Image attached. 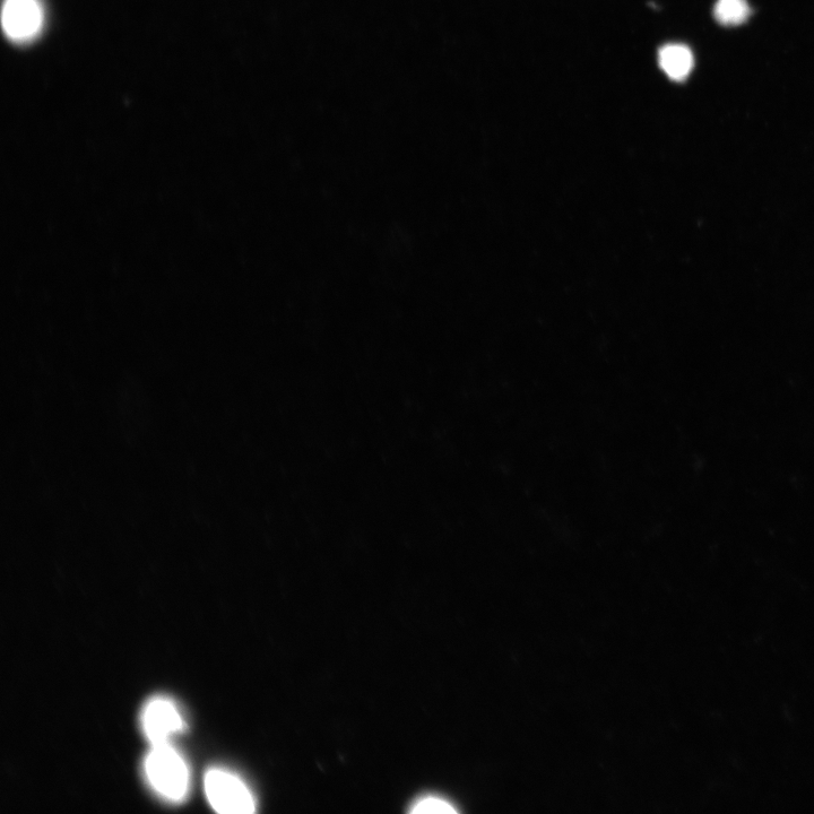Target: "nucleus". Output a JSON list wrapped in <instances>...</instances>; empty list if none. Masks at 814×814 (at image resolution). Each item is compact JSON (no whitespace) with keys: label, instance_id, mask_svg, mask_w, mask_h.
Wrapping results in <instances>:
<instances>
[{"label":"nucleus","instance_id":"nucleus-1","mask_svg":"<svg viewBox=\"0 0 814 814\" xmlns=\"http://www.w3.org/2000/svg\"><path fill=\"white\" fill-rule=\"evenodd\" d=\"M147 779L163 798L180 801L188 790V769L179 753L169 743L153 744L145 760Z\"/></svg>","mask_w":814,"mask_h":814},{"label":"nucleus","instance_id":"nucleus-2","mask_svg":"<svg viewBox=\"0 0 814 814\" xmlns=\"http://www.w3.org/2000/svg\"><path fill=\"white\" fill-rule=\"evenodd\" d=\"M205 791L215 811L224 814H249L255 811V801L247 786L238 777L214 769L206 774Z\"/></svg>","mask_w":814,"mask_h":814},{"label":"nucleus","instance_id":"nucleus-3","mask_svg":"<svg viewBox=\"0 0 814 814\" xmlns=\"http://www.w3.org/2000/svg\"><path fill=\"white\" fill-rule=\"evenodd\" d=\"M2 24L6 36L14 42L36 39L45 25V10L40 0H5Z\"/></svg>","mask_w":814,"mask_h":814},{"label":"nucleus","instance_id":"nucleus-4","mask_svg":"<svg viewBox=\"0 0 814 814\" xmlns=\"http://www.w3.org/2000/svg\"><path fill=\"white\" fill-rule=\"evenodd\" d=\"M144 732L152 744L168 743L173 734L183 729L184 722L175 705L167 699H153L142 716Z\"/></svg>","mask_w":814,"mask_h":814},{"label":"nucleus","instance_id":"nucleus-5","mask_svg":"<svg viewBox=\"0 0 814 814\" xmlns=\"http://www.w3.org/2000/svg\"><path fill=\"white\" fill-rule=\"evenodd\" d=\"M660 66L663 72L673 81H684L690 75L695 65V58L692 51L683 45L673 43L666 45L660 50Z\"/></svg>","mask_w":814,"mask_h":814},{"label":"nucleus","instance_id":"nucleus-6","mask_svg":"<svg viewBox=\"0 0 814 814\" xmlns=\"http://www.w3.org/2000/svg\"><path fill=\"white\" fill-rule=\"evenodd\" d=\"M750 14L747 0H717L714 8L716 21L725 27H736L746 22Z\"/></svg>","mask_w":814,"mask_h":814},{"label":"nucleus","instance_id":"nucleus-7","mask_svg":"<svg viewBox=\"0 0 814 814\" xmlns=\"http://www.w3.org/2000/svg\"><path fill=\"white\" fill-rule=\"evenodd\" d=\"M413 813H456L457 811L452 804L437 798L422 799L414 804L412 809Z\"/></svg>","mask_w":814,"mask_h":814}]
</instances>
